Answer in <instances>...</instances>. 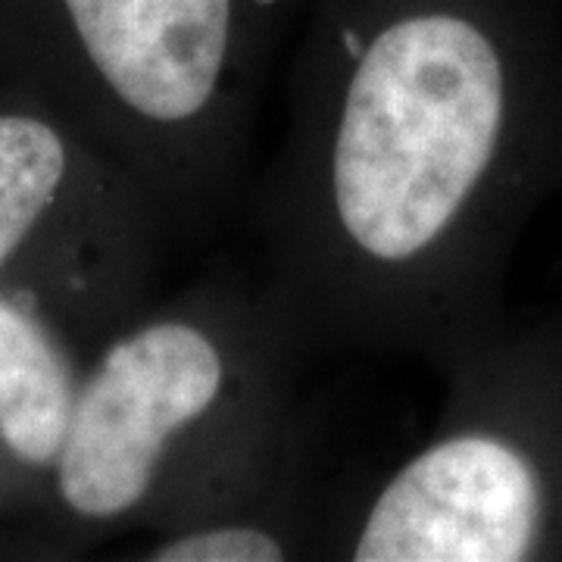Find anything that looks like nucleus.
Returning <instances> with one entry per match:
<instances>
[{
	"label": "nucleus",
	"instance_id": "4",
	"mask_svg": "<svg viewBox=\"0 0 562 562\" xmlns=\"http://www.w3.org/2000/svg\"><path fill=\"white\" fill-rule=\"evenodd\" d=\"M157 206L94 140L0 81V294L38 306L91 357L150 306Z\"/></svg>",
	"mask_w": 562,
	"mask_h": 562
},
{
	"label": "nucleus",
	"instance_id": "1",
	"mask_svg": "<svg viewBox=\"0 0 562 562\" xmlns=\"http://www.w3.org/2000/svg\"><path fill=\"white\" fill-rule=\"evenodd\" d=\"M260 191L262 291L303 350L453 357L522 81L479 0H316Z\"/></svg>",
	"mask_w": 562,
	"mask_h": 562
},
{
	"label": "nucleus",
	"instance_id": "8",
	"mask_svg": "<svg viewBox=\"0 0 562 562\" xmlns=\"http://www.w3.org/2000/svg\"><path fill=\"white\" fill-rule=\"evenodd\" d=\"M16 506H25V494L20 491L16 479L10 475V469L0 460V513L16 509Z\"/></svg>",
	"mask_w": 562,
	"mask_h": 562
},
{
	"label": "nucleus",
	"instance_id": "3",
	"mask_svg": "<svg viewBox=\"0 0 562 562\" xmlns=\"http://www.w3.org/2000/svg\"><path fill=\"white\" fill-rule=\"evenodd\" d=\"M301 0H0V81L54 106L138 181L172 238L238 198Z\"/></svg>",
	"mask_w": 562,
	"mask_h": 562
},
{
	"label": "nucleus",
	"instance_id": "5",
	"mask_svg": "<svg viewBox=\"0 0 562 562\" xmlns=\"http://www.w3.org/2000/svg\"><path fill=\"white\" fill-rule=\"evenodd\" d=\"M550 482L501 425L450 419L375 482L335 550L350 562H519L543 547Z\"/></svg>",
	"mask_w": 562,
	"mask_h": 562
},
{
	"label": "nucleus",
	"instance_id": "7",
	"mask_svg": "<svg viewBox=\"0 0 562 562\" xmlns=\"http://www.w3.org/2000/svg\"><path fill=\"white\" fill-rule=\"evenodd\" d=\"M301 553L291 525L272 513L228 516L157 535L140 560L150 562H284Z\"/></svg>",
	"mask_w": 562,
	"mask_h": 562
},
{
	"label": "nucleus",
	"instance_id": "6",
	"mask_svg": "<svg viewBox=\"0 0 562 562\" xmlns=\"http://www.w3.org/2000/svg\"><path fill=\"white\" fill-rule=\"evenodd\" d=\"M88 357L38 306L0 294V460L44 503Z\"/></svg>",
	"mask_w": 562,
	"mask_h": 562
},
{
	"label": "nucleus",
	"instance_id": "2",
	"mask_svg": "<svg viewBox=\"0 0 562 562\" xmlns=\"http://www.w3.org/2000/svg\"><path fill=\"white\" fill-rule=\"evenodd\" d=\"M297 350L262 284L210 281L125 322L85 362L41 503L63 541L272 513Z\"/></svg>",
	"mask_w": 562,
	"mask_h": 562
}]
</instances>
